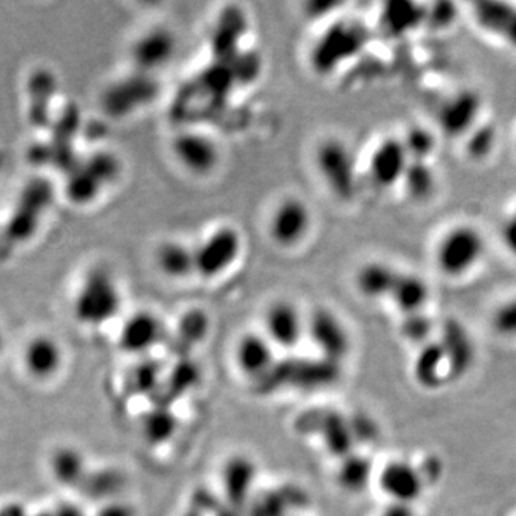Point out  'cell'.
<instances>
[{"instance_id":"18","label":"cell","mask_w":516,"mask_h":516,"mask_svg":"<svg viewBox=\"0 0 516 516\" xmlns=\"http://www.w3.org/2000/svg\"><path fill=\"white\" fill-rule=\"evenodd\" d=\"M400 276V271L386 261H367L355 277L356 289L369 300L390 299Z\"/></svg>"},{"instance_id":"4","label":"cell","mask_w":516,"mask_h":516,"mask_svg":"<svg viewBox=\"0 0 516 516\" xmlns=\"http://www.w3.org/2000/svg\"><path fill=\"white\" fill-rule=\"evenodd\" d=\"M314 168L327 190L342 201L355 197L359 168L355 151L342 138H324L314 148Z\"/></svg>"},{"instance_id":"9","label":"cell","mask_w":516,"mask_h":516,"mask_svg":"<svg viewBox=\"0 0 516 516\" xmlns=\"http://www.w3.org/2000/svg\"><path fill=\"white\" fill-rule=\"evenodd\" d=\"M409 164L410 158L402 138H383L370 151L366 175L375 187L386 190L402 183Z\"/></svg>"},{"instance_id":"7","label":"cell","mask_w":516,"mask_h":516,"mask_svg":"<svg viewBox=\"0 0 516 516\" xmlns=\"http://www.w3.org/2000/svg\"><path fill=\"white\" fill-rule=\"evenodd\" d=\"M307 316L294 301H271L263 316V333L276 349L291 350L306 337Z\"/></svg>"},{"instance_id":"8","label":"cell","mask_w":516,"mask_h":516,"mask_svg":"<svg viewBox=\"0 0 516 516\" xmlns=\"http://www.w3.org/2000/svg\"><path fill=\"white\" fill-rule=\"evenodd\" d=\"M177 49V36L174 32L165 26H152L135 38L129 55L135 71L154 75L170 64Z\"/></svg>"},{"instance_id":"6","label":"cell","mask_w":516,"mask_h":516,"mask_svg":"<svg viewBox=\"0 0 516 516\" xmlns=\"http://www.w3.org/2000/svg\"><path fill=\"white\" fill-rule=\"evenodd\" d=\"M174 161L187 174L208 177L217 171L221 162V148L213 135L201 129H183L171 140Z\"/></svg>"},{"instance_id":"19","label":"cell","mask_w":516,"mask_h":516,"mask_svg":"<svg viewBox=\"0 0 516 516\" xmlns=\"http://www.w3.org/2000/svg\"><path fill=\"white\" fill-rule=\"evenodd\" d=\"M52 476L56 484L76 488L84 484L88 476L85 456L74 446H61L52 453L49 461Z\"/></svg>"},{"instance_id":"26","label":"cell","mask_w":516,"mask_h":516,"mask_svg":"<svg viewBox=\"0 0 516 516\" xmlns=\"http://www.w3.org/2000/svg\"><path fill=\"white\" fill-rule=\"evenodd\" d=\"M496 142L495 129L481 127L473 129L468 140V152L472 158H485L494 150Z\"/></svg>"},{"instance_id":"15","label":"cell","mask_w":516,"mask_h":516,"mask_svg":"<svg viewBox=\"0 0 516 516\" xmlns=\"http://www.w3.org/2000/svg\"><path fill=\"white\" fill-rule=\"evenodd\" d=\"M154 263L162 276L174 281L195 277L194 243L181 238H167L154 251Z\"/></svg>"},{"instance_id":"25","label":"cell","mask_w":516,"mask_h":516,"mask_svg":"<svg viewBox=\"0 0 516 516\" xmlns=\"http://www.w3.org/2000/svg\"><path fill=\"white\" fill-rule=\"evenodd\" d=\"M145 435L155 442H164L175 429V419L168 412H154L144 425Z\"/></svg>"},{"instance_id":"16","label":"cell","mask_w":516,"mask_h":516,"mask_svg":"<svg viewBox=\"0 0 516 516\" xmlns=\"http://www.w3.org/2000/svg\"><path fill=\"white\" fill-rule=\"evenodd\" d=\"M65 353L61 343L51 336H36L23 350V365L29 375L38 380H49L61 372Z\"/></svg>"},{"instance_id":"23","label":"cell","mask_w":516,"mask_h":516,"mask_svg":"<svg viewBox=\"0 0 516 516\" xmlns=\"http://www.w3.org/2000/svg\"><path fill=\"white\" fill-rule=\"evenodd\" d=\"M410 161L429 162L436 150V138L428 128L413 127L402 137Z\"/></svg>"},{"instance_id":"27","label":"cell","mask_w":516,"mask_h":516,"mask_svg":"<svg viewBox=\"0 0 516 516\" xmlns=\"http://www.w3.org/2000/svg\"><path fill=\"white\" fill-rule=\"evenodd\" d=\"M208 324H210V320H208L207 314L201 312V310H191V312H187L181 317L180 333L184 334L187 339L198 342L207 334Z\"/></svg>"},{"instance_id":"33","label":"cell","mask_w":516,"mask_h":516,"mask_svg":"<svg viewBox=\"0 0 516 516\" xmlns=\"http://www.w3.org/2000/svg\"><path fill=\"white\" fill-rule=\"evenodd\" d=\"M2 349H3V334H2V332H0V353H2Z\"/></svg>"},{"instance_id":"13","label":"cell","mask_w":516,"mask_h":516,"mask_svg":"<svg viewBox=\"0 0 516 516\" xmlns=\"http://www.w3.org/2000/svg\"><path fill=\"white\" fill-rule=\"evenodd\" d=\"M234 359L244 376L263 379L276 363V347L263 332L244 333L234 349Z\"/></svg>"},{"instance_id":"12","label":"cell","mask_w":516,"mask_h":516,"mask_svg":"<svg viewBox=\"0 0 516 516\" xmlns=\"http://www.w3.org/2000/svg\"><path fill=\"white\" fill-rule=\"evenodd\" d=\"M155 91L157 88L152 75L135 71V74L117 79L114 84L108 86L102 102L112 117H125L147 105L154 97Z\"/></svg>"},{"instance_id":"10","label":"cell","mask_w":516,"mask_h":516,"mask_svg":"<svg viewBox=\"0 0 516 516\" xmlns=\"http://www.w3.org/2000/svg\"><path fill=\"white\" fill-rule=\"evenodd\" d=\"M121 162L112 152H101L86 161V167L69 184L68 193L76 203L86 204L94 201L105 188L117 183L121 175Z\"/></svg>"},{"instance_id":"11","label":"cell","mask_w":516,"mask_h":516,"mask_svg":"<svg viewBox=\"0 0 516 516\" xmlns=\"http://www.w3.org/2000/svg\"><path fill=\"white\" fill-rule=\"evenodd\" d=\"M306 336L326 360L343 357L350 349L346 324L333 310L320 307L307 316Z\"/></svg>"},{"instance_id":"30","label":"cell","mask_w":516,"mask_h":516,"mask_svg":"<svg viewBox=\"0 0 516 516\" xmlns=\"http://www.w3.org/2000/svg\"><path fill=\"white\" fill-rule=\"evenodd\" d=\"M33 512L29 511L25 505L19 502H9L0 506V516H32Z\"/></svg>"},{"instance_id":"1","label":"cell","mask_w":516,"mask_h":516,"mask_svg":"<svg viewBox=\"0 0 516 516\" xmlns=\"http://www.w3.org/2000/svg\"><path fill=\"white\" fill-rule=\"evenodd\" d=\"M124 293L114 271L105 266L91 267L76 286L72 312L79 324L101 327L121 312Z\"/></svg>"},{"instance_id":"32","label":"cell","mask_w":516,"mask_h":516,"mask_svg":"<svg viewBox=\"0 0 516 516\" xmlns=\"http://www.w3.org/2000/svg\"><path fill=\"white\" fill-rule=\"evenodd\" d=\"M502 36L508 39V42L511 43V45H514V48H516V12L514 18H512L511 22H509V25L506 26L504 35Z\"/></svg>"},{"instance_id":"31","label":"cell","mask_w":516,"mask_h":516,"mask_svg":"<svg viewBox=\"0 0 516 516\" xmlns=\"http://www.w3.org/2000/svg\"><path fill=\"white\" fill-rule=\"evenodd\" d=\"M98 516H134V512H132L131 506L115 504L105 506Z\"/></svg>"},{"instance_id":"3","label":"cell","mask_w":516,"mask_h":516,"mask_svg":"<svg viewBox=\"0 0 516 516\" xmlns=\"http://www.w3.org/2000/svg\"><path fill=\"white\" fill-rule=\"evenodd\" d=\"M244 253V236L233 224L211 228L194 243L195 277L213 281L233 270Z\"/></svg>"},{"instance_id":"20","label":"cell","mask_w":516,"mask_h":516,"mask_svg":"<svg viewBox=\"0 0 516 516\" xmlns=\"http://www.w3.org/2000/svg\"><path fill=\"white\" fill-rule=\"evenodd\" d=\"M380 484L387 495L399 501L415 499L422 488L418 473L405 462L389 463L380 475Z\"/></svg>"},{"instance_id":"29","label":"cell","mask_w":516,"mask_h":516,"mask_svg":"<svg viewBox=\"0 0 516 516\" xmlns=\"http://www.w3.org/2000/svg\"><path fill=\"white\" fill-rule=\"evenodd\" d=\"M48 509V516H86L84 509L74 502H59Z\"/></svg>"},{"instance_id":"14","label":"cell","mask_w":516,"mask_h":516,"mask_svg":"<svg viewBox=\"0 0 516 516\" xmlns=\"http://www.w3.org/2000/svg\"><path fill=\"white\" fill-rule=\"evenodd\" d=\"M162 333L164 327L157 314L150 310H138L122 324L119 343L127 352L142 355L160 342Z\"/></svg>"},{"instance_id":"28","label":"cell","mask_w":516,"mask_h":516,"mask_svg":"<svg viewBox=\"0 0 516 516\" xmlns=\"http://www.w3.org/2000/svg\"><path fill=\"white\" fill-rule=\"evenodd\" d=\"M499 234L506 251L516 258V205L502 220Z\"/></svg>"},{"instance_id":"17","label":"cell","mask_w":516,"mask_h":516,"mask_svg":"<svg viewBox=\"0 0 516 516\" xmlns=\"http://www.w3.org/2000/svg\"><path fill=\"white\" fill-rule=\"evenodd\" d=\"M481 98L476 92L462 91L449 98L439 111V125L446 134H471L481 112Z\"/></svg>"},{"instance_id":"2","label":"cell","mask_w":516,"mask_h":516,"mask_svg":"<svg viewBox=\"0 0 516 516\" xmlns=\"http://www.w3.org/2000/svg\"><path fill=\"white\" fill-rule=\"evenodd\" d=\"M486 250L488 244L481 228L458 223L443 231L436 241L435 266L449 279H463L481 266Z\"/></svg>"},{"instance_id":"21","label":"cell","mask_w":516,"mask_h":516,"mask_svg":"<svg viewBox=\"0 0 516 516\" xmlns=\"http://www.w3.org/2000/svg\"><path fill=\"white\" fill-rule=\"evenodd\" d=\"M430 290L425 279L412 273H400L398 283L390 294V299L406 314L419 313L428 303Z\"/></svg>"},{"instance_id":"24","label":"cell","mask_w":516,"mask_h":516,"mask_svg":"<svg viewBox=\"0 0 516 516\" xmlns=\"http://www.w3.org/2000/svg\"><path fill=\"white\" fill-rule=\"evenodd\" d=\"M492 324L498 334L516 337V296L502 301L492 316Z\"/></svg>"},{"instance_id":"5","label":"cell","mask_w":516,"mask_h":516,"mask_svg":"<svg viewBox=\"0 0 516 516\" xmlns=\"http://www.w3.org/2000/svg\"><path fill=\"white\" fill-rule=\"evenodd\" d=\"M314 227L312 205L303 197L287 194L281 197L267 217L266 230L271 243L280 250H296L309 240Z\"/></svg>"},{"instance_id":"22","label":"cell","mask_w":516,"mask_h":516,"mask_svg":"<svg viewBox=\"0 0 516 516\" xmlns=\"http://www.w3.org/2000/svg\"><path fill=\"white\" fill-rule=\"evenodd\" d=\"M436 184L438 180L429 162L410 161L400 187L413 201H426L435 193Z\"/></svg>"}]
</instances>
